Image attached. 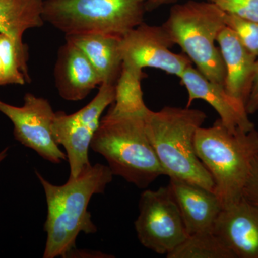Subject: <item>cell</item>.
<instances>
[{"label":"cell","mask_w":258,"mask_h":258,"mask_svg":"<svg viewBox=\"0 0 258 258\" xmlns=\"http://www.w3.org/2000/svg\"><path fill=\"white\" fill-rule=\"evenodd\" d=\"M35 174L43 188L47 208L43 257H68L76 248L80 233L94 234L98 230L88 205L93 195L104 193L113 174L108 166L101 164L91 165L62 185L52 184L39 171Z\"/></svg>","instance_id":"obj_1"},{"label":"cell","mask_w":258,"mask_h":258,"mask_svg":"<svg viewBox=\"0 0 258 258\" xmlns=\"http://www.w3.org/2000/svg\"><path fill=\"white\" fill-rule=\"evenodd\" d=\"M207 118L201 110L165 106L159 111L149 109L144 120L148 137L166 175L214 192L213 179L195 149V134Z\"/></svg>","instance_id":"obj_2"},{"label":"cell","mask_w":258,"mask_h":258,"mask_svg":"<svg viewBox=\"0 0 258 258\" xmlns=\"http://www.w3.org/2000/svg\"><path fill=\"white\" fill-rule=\"evenodd\" d=\"M144 116L119 114L109 109L102 117L91 143L93 152L105 158L113 176L139 189L166 175L148 137Z\"/></svg>","instance_id":"obj_3"},{"label":"cell","mask_w":258,"mask_h":258,"mask_svg":"<svg viewBox=\"0 0 258 258\" xmlns=\"http://www.w3.org/2000/svg\"><path fill=\"white\" fill-rule=\"evenodd\" d=\"M195 152L211 174L214 192L222 208L242 199L244 185L258 155V132L231 131L219 118L212 126L200 127L195 134Z\"/></svg>","instance_id":"obj_4"},{"label":"cell","mask_w":258,"mask_h":258,"mask_svg":"<svg viewBox=\"0 0 258 258\" xmlns=\"http://www.w3.org/2000/svg\"><path fill=\"white\" fill-rule=\"evenodd\" d=\"M226 13L213 2L189 1L174 5L163 24L174 45L200 72L213 82L223 85L225 69L217 37L225 28Z\"/></svg>","instance_id":"obj_5"},{"label":"cell","mask_w":258,"mask_h":258,"mask_svg":"<svg viewBox=\"0 0 258 258\" xmlns=\"http://www.w3.org/2000/svg\"><path fill=\"white\" fill-rule=\"evenodd\" d=\"M143 0H44V21L66 35L102 33L123 37L144 23Z\"/></svg>","instance_id":"obj_6"},{"label":"cell","mask_w":258,"mask_h":258,"mask_svg":"<svg viewBox=\"0 0 258 258\" xmlns=\"http://www.w3.org/2000/svg\"><path fill=\"white\" fill-rule=\"evenodd\" d=\"M115 84L101 83L96 96L86 106L72 114L55 112L52 134L58 145L66 149L69 178H76L92 164L88 152L99 126L102 115L115 101Z\"/></svg>","instance_id":"obj_7"},{"label":"cell","mask_w":258,"mask_h":258,"mask_svg":"<svg viewBox=\"0 0 258 258\" xmlns=\"http://www.w3.org/2000/svg\"><path fill=\"white\" fill-rule=\"evenodd\" d=\"M139 208L134 225L139 242L146 248L166 256L189 235L169 185L145 190Z\"/></svg>","instance_id":"obj_8"},{"label":"cell","mask_w":258,"mask_h":258,"mask_svg":"<svg viewBox=\"0 0 258 258\" xmlns=\"http://www.w3.org/2000/svg\"><path fill=\"white\" fill-rule=\"evenodd\" d=\"M0 113L13 123L15 139L52 164L67 159L52 134L55 112L47 99L27 93L24 104L15 106L0 98Z\"/></svg>","instance_id":"obj_9"},{"label":"cell","mask_w":258,"mask_h":258,"mask_svg":"<svg viewBox=\"0 0 258 258\" xmlns=\"http://www.w3.org/2000/svg\"><path fill=\"white\" fill-rule=\"evenodd\" d=\"M174 45L164 25L142 23L121 37L123 63L159 69L180 78L192 62L187 56L172 52Z\"/></svg>","instance_id":"obj_10"},{"label":"cell","mask_w":258,"mask_h":258,"mask_svg":"<svg viewBox=\"0 0 258 258\" xmlns=\"http://www.w3.org/2000/svg\"><path fill=\"white\" fill-rule=\"evenodd\" d=\"M179 79L188 92L186 107L195 100H203L217 111L222 123L230 130L250 131L255 128L249 120L245 105L231 96L223 85L210 81L192 64L185 70Z\"/></svg>","instance_id":"obj_11"},{"label":"cell","mask_w":258,"mask_h":258,"mask_svg":"<svg viewBox=\"0 0 258 258\" xmlns=\"http://www.w3.org/2000/svg\"><path fill=\"white\" fill-rule=\"evenodd\" d=\"M212 232L235 258H258V208L243 198L222 210Z\"/></svg>","instance_id":"obj_12"},{"label":"cell","mask_w":258,"mask_h":258,"mask_svg":"<svg viewBox=\"0 0 258 258\" xmlns=\"http://www.w3.org/2000/svg\"><path fill=\"white\" fill-rule=\"evenodd\" d=\"M54 74L56 88L66 101H82L101 84L99 76L82 51L67 41L59 49Z\"/></svg>","instance_id":"obj_13"},{"label":"cell","mask_w":258,"mask_h":258,"mask_svg":"<svg viewBox=\"0 0 258 258\" xmlns=\"http://www.w3.org/2000/svg\"><path fill=\"white\" fill-rule=\"evenodd\" d=\"M169 186L179 207L188 235L212 232L217 217L223 210L215 193L175 178H170Z\"/></svg>","instance_id":"obj_14"},{"label":"cell","mask_w":258,"mask_h":258,"mask_svg":"<svg viewBox=\"0 0 258 258\" xmlns=\"http://www.w3.org/2000/svg\"><path fill=\"white\" fill-rule=\"evenodd\" d=\"M217 42L225 64L224 87L246 106L252 89L257 57L242 45L228 27L222 29Z\"/></svg>","instance_id":"obj_15"},{"label":"cell","mask_w":258,"mask_h":258,"mask_svg":"<svg viewBox=\"0 0 258 258\" xmlns=\"http://www.w3.org/2000/svg\"><path fill=\"white\" fill-rule=\"evenodd\" d=\"M66 36V41L77 47L86 55L99 76L101 83H116L123 66L121 37L102 33Z\"/></svg>","instance_id":"obj_16"},{"label":"cell","mask_w":258,"mask_h":258,"mask_svg":"<svg viewBox=\"0 0 258 258\" xmlns=\"http://www.w3.org/2000/svg\"><path fill=\"white\" fill-rule=\"evenodd\" d=\"M44 0H0V33L19 41L29 29L40 28L44 23Z\"/></svg>","instance_id":"obj_17"},{"label":"cell","mask_w":258,"mask_h":258,"mask_svg":"<svg viewBox=\"0 0 258 258\" xmlns=\"http://www.w3.org/2000/svg\"><path fill=\"white\" fill-rule=\"evenodd\" d=\"M147 76L143 70L123 63L115 88V101L110 109L119 114L145 115L149 108L144 101L142 81Z\"/></svg>","instance_id":"obj_18"},{"label":"cell","mask_w":258,"mask_h":258,"mask_svg":"<svg viewBox=\"0 0 258 258\" xmlns=\"http://www.w3.org/2000/svg\"><path fill=\"white\" fill-rule=\"evenodd\" d=\"M28 61L26 44L0 33V86L30 83Z\"/></svg>","instance_id":"obj_19"},{"label":"cell","mask_w":258,"mask_h":258,"mask_svg":"<svg viewBox=\"0 0 258 258\" xmlns=\"http://www.w3.org/2000/svg\"><path fill=\"white\" fill-rule=\"evenodd\" d=\"M167 258H235L232 251L213 232L188 235Z\"/></svg>","instance_id":"obj_20"},{"label":"cell","mask_w":258,"mask_h":258,"mask_svg":"<svg viewBox=\"0 0 258 258\" xmlns=\"http://www.w3.org/2000/svg\"><path fill=\"white\" fill-rule=\"evenodd\" d=\"M225 25L235 32L242 45L258 57V22L249 21L226 13Z\"/></svg>","instance_id":"obj_21"},{"label":"cell","mask_w":258,"mask_h":258,"mask_svg":"<svg viewBox=\"0 0 258 258\" xmlns=\"http://www.w3.org/2000/svg\"><path fill=\"white\" fill-rule=\"evenodd\" d=\"M227 14L258 22V0H212Z\"/></svg>","instance_id":"obj_22"},{"label":"cell","mask_w":258,"mask_h":258,"mask_svg":"<svg viewBox=\"0 0 258 258\" xmlns=\"http://www.w3.org/2000/svg\"><path fill=\"white\" fill-rule=\"evenodd\" d=\"M242 198L258 208V155L252 163L248 179L244 185Z\"/></svg>","instance_id":"obj_23"},{"label":"cell","mask_w":258,"mask_h":258,"mask_svg":"<svg viewBox=\"0 0 258 258\" xmlns=\"http://www.w3.org/2000/svg\"><path fill=\"white\" fill-rule=\"evenodd\" d=\"M246 110L248 114H254L258 111V57L256 62L255 74L250 94L246 103Z\"/></svg>","instance_id":"obj_24"},{"label":"cell","mask_w":258,"mask_h":258,"mask_svg":"<svg viewBox=\"0 0 258 258\" xmlns=\"http://www.w3.org/2000/svg\"><path fill=\"white\" fill-rule=\"evenodd\" d=\"M68 257H113V256H110L109 254L102 253L98 251H91L88 249H74L71 251Z\"/></svg>","instance_id":"obj_25"},{"label":"cell","mask_w":258,"mask_h":258,"mask_svg":"<svg viewBox=\"0 0 258 258\" xmlns=\"http://www.w3.org/2000/svg\"><path fill=\"white\" fill-rule=\"evenodd\" d=\"M145 3L146 8H155L161 5L169 4V3H173L176 0H143ZM212 1V0H210Z\"/></svg>","instance_id":"obj_26"},{"label":"cell","mask_w":258,"mask_h":258,"mask_svg":"<svg viewBox=\"0 0 258 258\" xmlns=\"http://www.w3.org/2000/svg\"><path fill=\"white\" fill-rule=\"evenodd\" d=\"M9 149V147H6L0 152V164H1L2 163H3V161L8 157Z\"/></svg>","instance_id":"obj_27"}]
</instances>
